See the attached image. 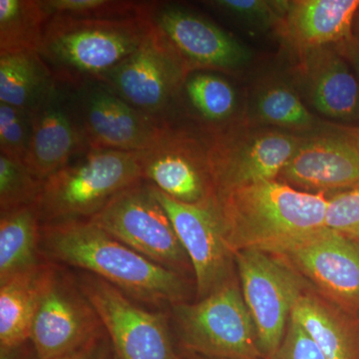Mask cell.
I'll list each match as a JSON object with an SVG mask.
<instances>
[{"label": "cell", "mask_w": 359, "mask_h": 359, "mask_svg": "<svg viewBox=\"0 0 359 359\" xmlns=\"http://www.w3.org/2000/svg\"><path fill=\"white\" fill-rule=\"evenodd\" d=\"M40 249L49 259L79 268L146 304L185 302L181 275L159 266L91 219L41 224Z\"/></svg>", "instance_id": "cell-1"}, {"label": "cell", "mask_w": 359, "mask_h": 359, "mask_svg": "<svg viewBox=\"0 0 359 359\" xmlns=\"http://www.w3.org/2000/svg\"><path fill=\"white\" fill-rule=\"evenodd\" d=\"M231 254L264 252L325 228L327 198L278 181L233 189L212 200Z\"/></svg>", "instance_id": "cell-2"}, {"label": "cell", "mask_w": 359, "mask_h": 359, "mask_svg": "<svg viewBox=\"0 0 359 359\" xmlns=\"http://www.w3.org/2000/svg\"><path fill=\"white\" fill-rule=\"evenodd\" d=\"M145 16L93 20L52 16L39 52L58 83L76 87L104 74L134 53L150 32Z\"/></svg>", "instance_id": "cell-3"}, {"label": "cell", "mask_w": 359, "mask_h": 359, "mask_svg": "<svg viewBox=\"0 0 359 359\" xmlns=\"http://www.w3.org/2000/svg\"><path fill=\"white\" fill-rule=\"evenodd\" d=\"M141 181L140 152L90 149L45 180L36 204L40 223L92 219Z\"/></svg>", "instance_id": "cell-4"}, {"label": "cell", "mask_w": 359, "mask_h": 359, "mask_svg": "<svg viewBox=\"0 0 359 359\" xmlns=\"http://www.w3.org/2000/svg\"><path fill=\"white\" fill-rule=\"evenodd\" d=\"M186 353L215 359H264L242 290L233 280L194 304L172 306Z\"/></svg>", "instance_id": "cell-5"}, {"label": "cell", "mask_w": 359, "mask_h": 359, "mask_svg": "<svg viewBox=\"0 0 359 359\" xmlns=\"http://www.w3.org/2000/svg\"><path fill=\"white\" fill-rule=\"evenodd\" d=\"M302 139L269 128L211 129L207 145L214 198L240 187L278 180Z\"/></svg>", "instance_id": "cell-6"}, {"label": "cell", "mask_w": 359, "mask_h": 359, "mask_svg": "<svg viewBox=\"0 0 359 359\" xmlns=\"http://www.w3.org/2000/svg\"><path fill=\"white\" fill-rule=\"evenodd\" d=\"M233 257L259 351L269 359L282 344L292 308L308 292V283L280 257L264 250H241Z\"/></svg>", "instance_id": "cell-7"}, {"label": "cell", "mask_w": 359, "mask_h": 359, "mask_svg": "<svg viewBox=\"0 0 359 359\" xmlns=\"http://www.w3.org/2000/svg\"><path fill=\"white\" fill-rule=\"evenodd\" d=\"M142 182L116 195L90 219L135 252L180 273L190 259L150 184Z\"/></svg>", "instance_id": "cell-8"}, {"label": "cell", "mask_w": 359, "mask_h": 359, "mask_svg": "<svg viewBox=\"0 0 359 359\" xmlns=\"http://www.w3.org/2000/svg\"><path fill=\"white\" fill-rule=\"evenodd\" d=\"M189 73L173 48L151 26L141 46L98 80L136 109L172 124L170 110Z\"/></svg>", "instance_id": "cell-9"}, {"label": "cell", "mask_w": 359, "mask_h": 359, "mask_svg": "<svg viewBox=\"0 0 359 359\" xmlns=\"http://www.w3.org/2000/svg\"><path fill=\"white\" fill-rule=\"evenodd\" d=\"M77 282L95 309L118 359H178L166 314L140 308L122 290L91 273Z\"/></svg>", "instance_id": "cell-10"}, {"label": "cell", "mask_w": 359, "mask_h": 359, "mask_svg": "<svg viewBox=\"0 0 359 359\" xmlns=\"http://www.w3.org/2000/svg\"><path fill=\"white\" fill-rule=\"evenodd\" d=\"M104 327L77 280L53 264L33 318L29 341L39 359L60 358L103 339Z\"/></svg>", "instance_id": "cell-11"}, {"label": "cell", "mask_w": 359, "mask_h": 359, "mask_svg": "<svg viewBox=\"0 0 359 359\" xmlns=\"http://www.w3.org/2000/svg\"><path fill=\"white\" fill-rule=\"evenodd\" d=\"M295 269L330 304L359 311V244L320 229L269 250Z\"/></svg>", "instance_id": "cell-12"}, {"label": "cell", "mask_w": 359, "mask_h": 359, "mask_svg": "<svg viewBox=\"0 0 359 359\" xmlns=\"http://www.w3.org/2000/svg\"><path fill=\"white\" fill-rule=\"evenodd\" d=\"M144 16L183 61L189 72L244 67L252 53L212 21L175 4L147 2Z\"/></svg>", "instance_id": "cell-13"}, {"label": "cell", "mask_w": 359, "mask_h": 359, "mask_svg": "<svg viewBox=\"0 0 359 359\" xmlns=\"http://www.w3.org/2000/svg\"><path fill=\"white\" fill-rule=\"evenodd\" d=\"M140 162L143 181L172 199L189 205L212 202L207 137L168 125L154 145L140 152Z\"/></svg>", "instance_id": "cell-14"}, {"label": "cell", "mask_w": 359, "mask_h": 359, "mask_svg": "<svg viewBox=\"0 0 359 359\" xmlns=\"http://www.w3.org/2000/svg\"><path fill=\"white\" fill-rule=\"evenodd\" d=\"M73 92L91 149L143 152L171 125L136 109L99 80L85 81Z\"/></svg>", "instance_id": "cell-15"}, {"label": "cell", "mask_w": 359, "mask_h": 359, "mask_svg": "<svg viewBox=\"0 0 359 359\" xmlns=\"http://www.w3.org/2000/svg\"><path fill=\"white\" fill-rule=\"evenodd\" d=\"M150 187L171 219L190 259L195 273L198 299H204L230 280L229 273L233 256L224 242L214 204H184L151 184Z\"/></svg>", "instance_id": "cell-16"}, {"label": "cell", "mask_w": 359, "mask_h": 359, "mask_svg": "<svg viewBox=\"0 0 359 359\" xmlns=\"http://www.w3.org/2000/svg\"><path fill=\"white\" fill-rule=\"evenodd\" d=\"M32 115V145L25 164L36 178L45 181L91 149L85 137L73 87L57 82Z\"/></svg>", "instance_id": "cell-17"}, {"label": "cell", "mask_w": 359, "mask_h": 359, "mask_svg": "<svg viewBox=\"0 0 359 359\" xmlns=\"http://www.w3.org/2000/svg\"><path fill=\"white\" fill-rule=\"evenodd\" d=\"M278 181L313 194L341 192L359 185V150L337 127L325 136L302 139Z\"/></svg>", "instance_id": "cell-18"}, {"label": "cell", "mask_w": 359, "mask_h": 359, "mask_svg": "<svg viewBox=\"0 0 359 359\" xmlns=\"http://www.w3.org/2000/svg\"><path fill=\"white\" fill-rule=\"evenodd\" d=\"M297 76L311 106L328 118L359 125V81L334 46L299 51Z\"/></svg>", "instance_id": "cell-19"}, {"label": "cell", "mask_w": 359, "mask_h": 359, "mask_svg": "<svg viewBox=\"0 0 359 359\" xmlns=\"http://www.w3.org/2000/svg\"><path fill=\"white\" fill-rule=\"evenodd\" d=\"M359 0L287 1L280 30L299 51L335 46L353 36Z\"/></svg>", "instance_id": "cell-20"}, {"label": "cell", "mask_w": 359, "mask_h": 359, "mask_svg": "<svg viewBox=\"0 0 359 359\" xmlns=\"http://www.w3.org/2000/svg\"><path fill=\"white\" fill-rule=\"evenodd\" d=\"M53 263L36 268L0 283V347L13 348L30 339L33 318Z\"/></svg>", "instance_id": "cell-21"}, {"label": "cell", "mask_w": 359, "mask_h": 359, "mask_svg": "<svg viewBox=\"0 0 359 359\" xmlns=\"http://www.w3.org/2000/svg\"><path fill=\"white\" fill-rule=\"evenodd\" d=\"M290 318L318 344L327 359H359V339L346 318L325 297L304 292L295 302Z\"/></svg>", "instance_id": "cell-22"}, {"label": "cell", "mask_w": 359, "mask_h": 359, "mask_svg": "<svg viewBox=\"0 0 359 359\" xmlns=\"http://www.w3.org/2000/svg\"><path fill=\"white\" fill-rule=\"evenodd\" d=\"M57 81L36 50L0 55V103L34 111Z\"/></svg>", "instance_id": "cell-23"}, {"label": "cell", "mask_w": 359, "mask_h": 359, "mask_svg": "<svg viewBox=\"0 0 359 359\" xmlns=\"http://www.w3.org/2000/svg\"><path fill=\"white\" fill-rule=\"evenodd\" d=\"M41 223L37 205L1 212L0 217V283L36 268Z\"/></svg>", "instance_id": "cell-24"}, {"label": "cell", "mask_w": 359, "mask_h": 359, "mask_svg": "<svg viewBox=\"0 0 359 359\" xmlns=\"http://www.w3.org/2000/svg\"><path fill=\"white\" fill-rule=\"evenodd\" d=\"M47 18L34 0H0V55L39 51Z\"/></svg>", "instance_id": "cell-25"}, {"label": "cell", "mask_w": 359, "mask_h": 359, "mask_svg": "<svg viewBox=\"0 0 359 359\" xmlns=\"http://www.w3.org/2000/svg\"><path fill=\"white\" fill-rule=\"evenodd\" d=\"M252 110V118L257 122L283 129L306 130L316 122L295 90L280 82L259 90Z\"/></svg>", "instance_id": "cell-26"}, {"label": "cell", "mask_w": 359, "mask_h": 359, "mask_svg": "<svg viewBox=\"0 0 359 359\" xmlns=\"http://www.w3.org/2000/svg\"><path fill=\"white\" fill-rule=\"evenodd\" d=\"M187 98L205 121H226L233 114L237 96L231 85L217 75L198 73L187 78Z\"/></svg>", "instance_id": "cell-27"}, {"label": "cell", "mask_w": 359, "mask_h": 359, "mask_svg": "<svg viewBox=\"0 0 359 359\" xmlns=\"http://www.w3.org/2000/svg\"><path fill=\"white\" fill-rule=\"evenodd\" d=\"M47 20L52 16L93 20L141 18L147 2L115 0H45L39 1Z\"/></svg>", "instance_id": "cell-28"}, {"label": "cell", "mask_w": 359, "mask_h": 359, "mask_svg": "<svg viewBox=\"0 0 359 359\" xmlns=\"http://www.w3.org/2000/svg\"><path fill=\"white\" fill-rule=\"evenodd\" d=\"M43 183L25 162L0 155V211L37 204Z\"/></svg>", "instance_id": "cell-29"}, {"label": "cell", "mask_w": 359, "mask_h": 359, "mask_svg": "<svg viewBox=\"0 0 359 359\" xmlns=\"http://www.w3.org/2000/svg\"><path fill=\"white\" fill-rule=\"evenodd\" d=\"M205 4L259 30L280 28L287 1L264 0H214Z\"/></svg>", "instance_id": "cell-30"}, {"label": "cell", "mask_w": 359, "mask_h": 359, "mask_svg": "<svg viewBox=\"0 0 359 359\" xmlns=\"http://www.w3.org/2000/svg\"><path fill=\"white\" fill-rule=\"evenodd\" d=\"M33 115L32 111L22 110L0 103V151L1 155L25 162L32 145Z\"/></svg>", "instance_id": "cell-31"}, {"label": "cell", "mask_w": 359, "mask_h": 359, "mask_svg": "<svg viewBox=\"0 0 359 359\" xmlns=\"http://www.w3.org/2000/svg\"><path fill=\"white\" fill-rule=\"evenodd\" d=\"M325 226L359 244V185L327 198Z\"/></svg>", "instance_id": "cell-32"}, {"label": "cell", "mask_w": 359, "mask_h": 359, "mask_svg": "<svg viewBox=\"0 0 359 359\" xmlns=\"http://www.w3.org/2000/svg\"><path fill=\"white\" fill-rule=\"evenodd\" d=\"M269 359H327L299 323L290 318L282 344Z\"/></svg>", "instance_id": "cell-33"}, {"label": "cell", "mask_w": 359, "mask_h": 359, "mask_svg": "<svg viewBox=\"0 0 359 359\" xmlns=\"http://www.w3.org/2000/svg\"><path fill=\"white\" fill-rule=\"evenodd\" d=\"M334 47L353 68L359 81V37L353 35L351 39Z\"/></svg>", "instance_id": "cell-34"}, {"label": "cell", "mask_w": 359, "mask_h": 359, "mask_svg": "<svg viewBox=\"0 0 359 359\" xmlns=\"http://www.w3.org/2000/svg\"><path fill=\"white\" fill-rule=\"evenodd\" d=\"M103 339L95 340V341L90 342L89 344L72 351V353L65 354L60 358L54 359H97L99 353H100L101 347H102Z\"/></svg>", "instance_id": "cell-35"}, {"label": "cell", "mask_w": 359, "mask_h": 359, "mask_svg": "<svg viewBox=\"0 0 359 359\" xmlns=\"http://www.w3.org/2000/svg\"><path fill=\"white\" fill-rule=\"evenodd\" d=\"M339 128L344 133H346L347 136L351 137V140L355 143L359 150V125H356V126L344 125V126H339Z\"/></svg>", "instance_id": "cell-36"}, {"label": "cell", "mask_w": 359, "mask_h": 359, "mask_svg": "<svg viewBox=\"0 0 359 359\" xmlns=\"http://www.w3.org/2000/svg\"><path fill=\"white\" fill-rule=\"evenodd\" d=\"M97 359H118L117 356L113 351V348L111 349L109 346H107V344H102V347H101L100 353H99L98 358Z\"/></svg>", "instance_id": "cell-37"}, {"label": "cell", "mask_w": 359, "mask_h": 359, "mask_svg": "<svg viewBox=\"0 0 359 359\" xmlns=\"http://www.w3.org/2000/svg\"><path fill=\"white\" fill-rule=\"evenodd\" d=\"M178 359H215V358H205V356L197 355V354L187 353L186 355H184V358H180V355H178Z\"/></svg>", "instance_id": "cell-38"}, {"label": "cell", "mask_w": 359, "mask_h": 359, "mask_svg": "<svg viewBox=\"0 0 359 359\" xmlns=\"http://www.w3.org/2000/svg\"><path fill=\"white\" fill-rule=\"evenodd\" d=\"M353 35L359 37V9L358 14H356L355 20H354Z\"/></svg>", "instance_id": "cell-39"}]
</instances>
